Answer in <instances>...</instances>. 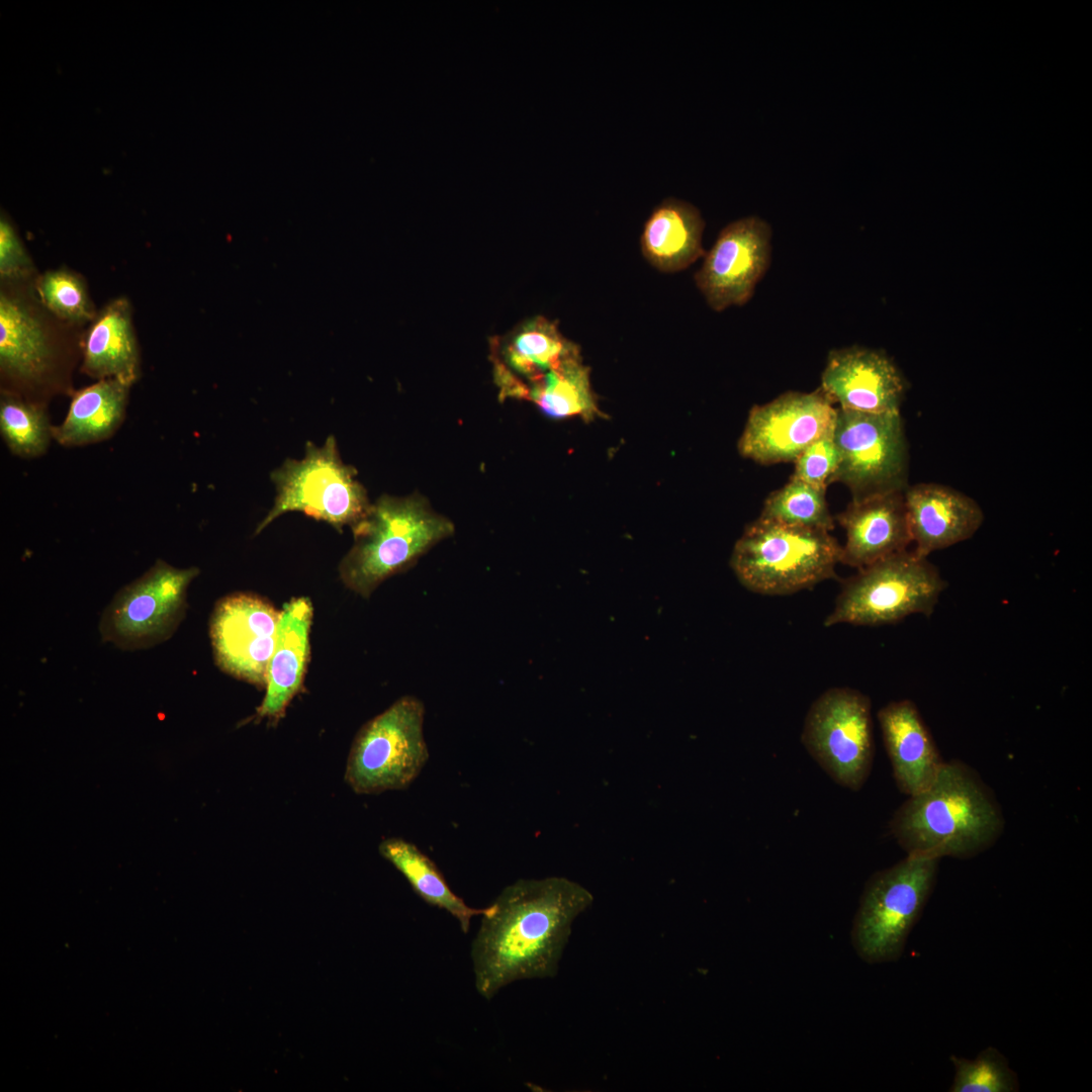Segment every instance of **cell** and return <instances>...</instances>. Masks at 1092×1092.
Wrapping results in <instances>:
<instances>
[{
	"label": "cell",
	"instance_id": "e0dca14e",
	"mask_svg": "<svg viewBox=\"0 0 1092 1092\" xmlns=\"http://www.w3.org/2000/svg\"><path fill=\"white\" fill-rule=\"evenodd\" d=\"M904 502L913 552L920 557L972 538L984 522L974 498L943 484L908 485Z\"/></svg>",
	"mask_w": 1092,
	"mask_h": 1092
},
{
	"label": "cell",
	"instance_id": "f546056e",
	"mask_svg": "<svg viewBox=\"0 0 1092 1092\" xmlns=\"http://www.w3.org/2000/svg\"><path fill=\"white\" fill-rule=\"evenodd\" d=\"M36 289L42 304L63 320L81 323L94 315L83 280L72 272L49 271L38 279Z\"/></svg>",
	"mask_w": 1092,
	"mask_h": 1092
},
{
	"label": "cell",
	"instance_id": "4dcf8cb0",
	"mask_svg": "<svg viewBox=\"0 0 1092 1092\" xmlns=\"http://www.w3.org/2000/svg\"><path fill=\"white\" fill-rule=\"evenodd\" d=\"M833 429L834 425L798 456L792 477L825 490L833 482L839 462Z\"/></svg>",
	"mask_w": 1092,
	"mask_h": 1092
},
{
	"label": "cell",
	"instance_id": "8fae6325",
	"mask_svg": "<svg viewBox=\"0 0 1092 1092\" xmlns=\"http://www.w3.org/2000/svg\"><path fill=\"white\" fill-rule=\"evenodd\" d=\"M801 739L835 783L860 790L874 760L870 698L850 688L826 690L810 706Z\"/></svg>",
	"mask_w": 1092,
	"mask_h": 1092
},
{
	"label": "cell",
	"instance_id": "9c48e42d",
	"mask_svg": "<svg viewBox=\"0 0 1092 1092\" xmlns=\"http://www.w3.org/2000/svg\"><path fill=\"white\" fill-rule=\"evenodd\" d=\"M198 574L197 567L177 568L157 559L105 607L98 625L102 641L136 651L170 639L185 616L188 586Z\"/></svg>",
	"mask_w": 1092,
	"mask_h": 1092
},
{
	"label": "cell",
	"instance_id": "5b68a950",
	"mask_svg": "<svg viewBox=\"0 0 1092 1092\" xmlns=\"http://www.w3.org/2000/svg\"><path fill=\"white\" fill-rule=\"evenodd\" d=\"M938 862L907 854L868 880L850 931L861 961L875 965L900 959L933 891Z\"/></svg>",
	"mask_w": 1092,
	"mask_h": 1092
},
{
	"label": "cell",
	"instance_id": "ba28073f",
	"mask_svg": "<svg viewBox=\"0 0 1092 1092\" xmlns=\"http://www.w3.org/2000/svg\"><path fill=\"white\" fill-rule=\"evenodd\" d=\"M424 719L423 702L404 696L367 721L349 751L347 785L359 795L408 788L429 759Z\"/></svg>",
	"mask_w": 1092,
	"mask_h": 1092
},
{
	"label": "cell",
	"instance_id": "d4e9b609",
	"mask_svg": "<svg viewBox=\"0 0 1092 1092\" xmlns=\"http://www.w3.org/2000/svg\"><path fill=\"white\" fill-rule=\"evenodd\" d=\"M378 850L403 875L419 897L451 914L458 920L464 933L469 931L473 916L487 912V907L476 909L466 905L463 899L449 888L434 861L414 843L391 837L381 841Z\"/></svg>",
	"mask_w": 1092,
	"mask_h": 1092
},
{
	"label": "cell",
	"instance_id": "7a4b0ae2",
	"mask_svg": "<svg viewBox=\"0 0 1092 1092\" xmlns=\"http://www.w3.org/2000/svg\"><path fill=\"white\" fill-rule=\"evenodd\" d=\"M1004 825L1001 806L978 772L949 760L927 789L895 811L889 828L909 855L966 859L990 848Z\"/></svg>",
	"mask_w": 1092,
	"mask_h": 1092
},
{
	"label": "cell",
	"instance_id": "d6986e66",
	"mask_svg": "<svg viewBox=\"0 0 1092 1092\" xmlns=\"http://www.w3.org/2000/svg\"><path fill=\"white\" fill-rule=\"evenodd\" d=\"M877 717L898 789L908 797L927 789L943 760L915 704L891 702Z\"/></svg>",
	"mask_w": 1092,
	"mask_h": 1092
},
{
	"label": "cell",
	"instance_id": "ffe728a7",
	"mask_svg": "<svg viewBox=\"0 0 1092 1092\" xmlns=\"http://www.w3.org/2000/svg\"><path fill=\"white\" fill-rule=\"evenodd\" d=\"M312 605L294 598L280 612L275 646L269 661L266 694L257 709L259 718L278 721L301 688L309 655Z\"/></svg>",
	"mask_w": 1092,
	"mask_h": 1092
},
{
	"label": "cell",
	"instance_id": "cb8c5ba5",
	"mask_svg": "<svg viewBox=\"0 0 1092 1092\" xmlns=\"http://www.w3.org/2000/svg\"><path fill=\"white\" fill-rule=\"evenodd\" d=\"M130 386L106 378L76 391L64 421L53 426V439L65 447L109 439L124 421Z\"/></svg>",
	"mask_w": 1092,
	"mask_h": 1092
},
{
	"label": "cell",
	"instance_id": "6da1fadb",
	"mask_svg": "<svg viewBox=\"0 0 1092 1092\" xmlns=\"http://www.w3.org/2000/svg\"><path fill=\"white\" fill-rule=\"evenodd\" d=\"M593 901L587 889L563 877L507 886L472 940L476 991L489 1000L515 981L554 977L572 923Z\"/></svg>",
	"mask_w": 1092,
	"mask_h": 1092
},
{
	"label": "cell",
	"instance_id": "5bb4252c",
	"mask_svg": "<svg viewBox=\"0 0 1092 1092\" xmlns=\"http://www.w3.org/2000/svg\"><path fill=\"white\" fill-rule=\"evenodd\" d=\"M280 613L263 599L234 594L219 600L209 635L217 666L236 678L265 687Z\"/></svg>",
	"mask_w": 1092,
	"mask_h": 1092
},
{
	"label": "cell",
	"instance_id": "52a82bcc",
	"mask_svg": "<svg viewBox=\"0 0 1092 1092\" xmlns=\"http://www.w3.org/2000/svg\"><path fill=\"white\" fill-rule=\"evenodd\" d=\"M271 479L276 487L275 502L255 534L289 512H301L341 531L344 526L356 525L371 507L365 487L357 480L356 468L343 462L332 435L321 447L307 442L304 457L286 459L272 471Z\"/></svg>",
	"mask_w": 1092,
	"mask_h": 1092
},
{
	"label": "cell",
	"instance_id": "f1b7e54d",
	"mask_svg": "<svg viewBox=\"0 0 1092 1092\" xmlns=\"http://www.w3.org/2000/svg\"><path fill=\"white\" fill-rule=\"evenodd\" d=\"M954 1068L950 1092H1017L1020 1084L1007 1058L994 1046L981 1051L974 1060L951 1055Z\"/></svg>",
	"mask_w": 1092,
	"mask_h": 1092
},
{
	"label": "cell",
	"instance_id": "7c38bea8",
	"mask_svg": "<svg viewBox=\"0 0 1092 1092\" xmlns=\"http://www.w3.org/2000/svg\"><path fill=\"white\" fill-rule=\"evenodd\" d=\"M835 417L836 407L820 387L812 392H785L752 406L738 451L764 465L794 462L834 425Z\"/></svg>",
	"mask_w": 1092,
	"mask_h": 1092
},
{
	"label": "cell",
	"instance_id": "7402d4cb",
	"mask_svg": "<svg viewBox=\"0 0 1092 1092\" xmlns=\"http://www.w3.org/2000/svg\"><path fill=\"white\" fill-rule=\"evenodd\" d=\"M81 369L98 380L115 378L129 385L140 378V354L125 299L108 304L93 322L84 339Z\"/></svg>",
	"mask_w": 1092,
	"mask_h": 1092
},
{
	"label": "cell",
	"instance_id": "603a6c76",
	"mask_svg": "<svg viewBox=\"0 0 1092 1092\" xmlns=\"http://www.w3.org/2000/svg\"><path fill=\"white\" fill-rule=\"evenodd\" d=\"M54 351L41 323L19 299L0 296V366L23 383L41 382L52 371Z\"/></svg>",
	"mask_w": 1092,
	"mask_h": 1092
},
{
	"label": "cell",
	"instance_id": "30bf717a",
	"mask_svg": "<svg viewBox=\"0 0 1092 1092\" xmlns=\"http://www.w3.org/2000/svg\"><path fill=\"white\" fill-rule=\"evenodd\" d=\"M833 436L839 456L833 482L847 486L851 500L908 487V448L900 413L836 407Z\"/></svg>",
	"mask_w": 1092,
	"mask_h": 1092
},
{
	"label": "cell",
	"instance_id": "484cf974",
	"mask_svg": "<svg viewBox=\"0 0 1092 1092\" xmlns=\"http://www.w3.org/2000/svg\"><path fill=\"white\" fill-rule=\"evenodd\" d=\"M526 400L553 420L580 417L588 421L601 415L589 368L583 364L581 355L569 359L532 386Z\"/></svg>",
	"mask_w": 1092,
	"mask_h": 1092
},
{
	"label": "cell",
	"instance_id": "8992f818",
	"mask_svg": "<svg viewBox=\"0 0 1092 1092\" xmlns=\"http://www.w3.org/2000/svg\"><path fill=\"white\" fill-rule=\"evenodd\" d=\"M946 586L927 558L905 550L845 579L824 625L881 626L913 614L930 616Z\"/></svg>",
	"mask_w": 1092,
	"mask_h": 1092
},
{
	"label": "cell",
	"instance_id": "1f68e13d",
	"mask_svg": "<svg viewBox=\"0 0 1092 1092\" xmlns=\"http://www.w3.org/2000/svg\"><path fill=\"white\" fill-rule=\"evenodd\" d=\"M31 262L10 222L0 220V274L2 278H18L29 272Z\"/></svg>",
	"mask_w": 1092,
	"mask_h": 1092
},
{
	"label": "cell",
	"instance_id": "ac0fdd59",
	"mask_svg": "<svg viewBox=\"0 0 1092 1092\" xmlns=\"http://www.w3.org/2000/svg\"><path fill=\"white\" fill-rule=\"evenodd\" d=\"M835 520L846 534L840 563L857 569L908 550L912 544L904 491L851 500Z\"/></svg>",
	"mask_w": 1092,
	"mask_h": 1092
},
{
	"label": "cell",
	"instance_id": "9a60e30c",
	"mask_svg": "<svg viewBox=\"0 0 1092 1092\" xmlns=\"http://www.w3.org/2000/svg\"><path fill=\"white\" fill-rule=\"evenodd\" d=\"M489 355L499 399L526 400L529 388L580 355V350L561 334L556 322L537 315L508 335L492 338Z\"/></svg>",
	"mask_w": 1092,
	"mask_h": 1092
},
{
	"label": "cell",
	"instance_id": "3957f363",
	"mask_svg": "<svg viewBox=\"0 0 1092 1092\" xmlns=\"http://www.w3.org/2000/svg\"><path fill=\"white\" fill-rule=\"evenodd\" d=\"M354 543L339 564L343 583L368 598L386 578L411 567L453 535V523L418 493L381 495L352 527Z\"/></svg>",
	"mask_w": 1092,
	"mask_h": 1092
},
{
	"label": "cell",
	"instance_id": "83f0119b",
	"mask_svg": "<svg viewBox=\"0 0 1092 1092\" xmlns=\"http://www.w3.org/2000/svg\"><path fill=\"white\" fill-rule=\"evenodd\" d=\"M825 492V489L791 476L783 487L768 494L759 517L829 532L834 528V519L829 512Z\"/></svg>",
	"mask_w": 1092,
	"mask_h": 1092
},
{
	"label": "cell",
	"instance_id": "2e32d148",
	"mask_svg": "<svg viewBox=\"0 0 1092 1092\" xmlns=\"http://www.w3.org/2000/svg\"><path fill=\"white\" fill-rule=\"evenodd\" d=\"M820 388L840 408L869 413H900L904 379L883 352L857 346L832 350Z\"/></svg>",
	"mask_w": 1092,
	"mask_h": 1092
},
{
	"label": "cell",
	"instance_id": "4fadbf2b",
	"mask_svg": "<svg viewBox=\"0 0 1092 1092\" xmlns=\"http://www.w3.org/2000/svg\"><path fill=\"white\" fill-rule=\"evenodd\" d=\"M770 239L769 224L758 216L742 217L720 232L695 275L711 308L721 311L752 297L769 266Z\"/></svg>",
	"mask_w": 1092,
	"mask_h": 1092
},
{
	"label": "cell",
	"instance_id": "44dd1931",
	"mask_svg": "<svg viewBox=\"0 0 1092 1092\" xmlns=\"http://www.w3.org/2000/svg\"><path fill=\"white\" fill-rule=\"evenodd\" d=\"M705 221L693 204L666 198L650 213L640 238L641 251L648 263L663 273H674L691 266L705 255L702 236Z\"/></svg>",
	"mask_w": 1092,
	"mask_h": 1092
},
{
	"label": "cell",
	"instance_id": "4316f807",
	"mask_svg": "<svg viewBox=\"0 0 1092 1092\" xmlns=\"http://www.w3.org/2000/svg\"><path fill=\"white\" fill-rule=\"evenodd\" d=\"M0 433L13 455L32 459L48 451L53 426L41 402L4 391L0 399Z\"/></svg>",
	"mask_w": 1092,
	"mask_h": 1092
},
{
	"label": "cell",
	"instance_id": "277c9868",
	"mask_svg": "<svg viewBox=\"0 0 1092 1092\" xmlns=\"http://www.w3.org/2000/svg\"><path fill=\"white\" fill-rule=\"evenodd\" d=\"M840 552L828 531L758 517L736 541L730 566L747 589L783 596L836 577Z\"/></svg>",
	"mask_w": 1092,
	"mask_h": 1092
}]
</instances>
